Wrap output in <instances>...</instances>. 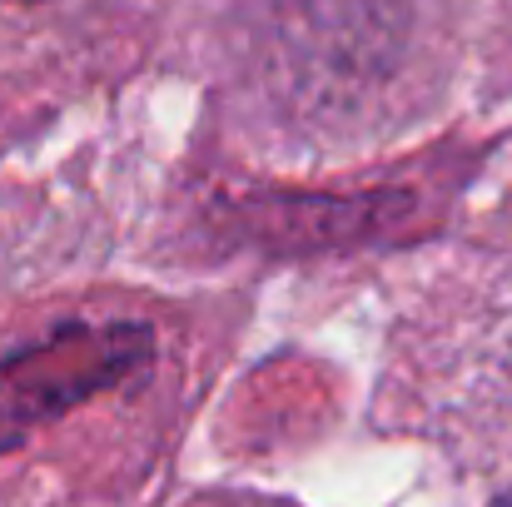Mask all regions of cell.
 <instances>
[{
	"label": "cell",
	"mask_w": 512,
	"mask_h": 507,
	"mask_svg": "<svg viewBox=\"0 0 512 507\" xmlns=\"http://www.w3.org/2000/svg\"><path fill=\"white\" fill-rule=\"evenodd\" d=\"M155 358V334L135 319L60 324L0 358V453L20 448L45 423L110 393Z\"/></svg>",
	"instance_id": "cell-1"
},
{
	"label": "cell",
	"mask_w": 512,
	"mask_h": 507,
	"mask_svg": "<svg viewBox=\"0 0 512 507\" xmlns=\"http://www.w3.org/2000/svg\"><path fill=\"white\" fill-rule=\"evenodd\" d=\"M189 507H279V503H259V498H199Z\"/></svg>",
	"instance_id": "cell-2"
},
{
	"label": "cell",
	"mask_w": 512,
	"mask_h": 507,
	"mask_svg": "<svg viewBox=\"0 0 512 507\" xmlns=\"http://www.w3.org/2000/svg\"><path fill=\"white\" fill-rule=\"evenodd\" d=\"M498 507H512V503H498Z\"/></svg>",
	"instance_id": "cell-3"
}]
</instances>
